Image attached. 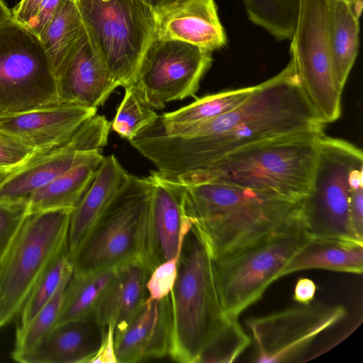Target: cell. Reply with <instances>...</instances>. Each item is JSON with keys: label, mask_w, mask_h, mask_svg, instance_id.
<instances>
[{"label": "cell", "mask_w": 363, "mask_h": 363, "mask_svg": "<svg viewBox=\"0 0 363 363\" xmlns=\"http://www.w3.org/2000/svg\"><path fill=\"white\" fill-rule=\"evenodd\" d=\"M350 218L356 234L363 240V183L357 185L352 191Z\"/></svg>", "instance_id": "obj_37"}, {"label": "cell", "mask_w": 363, "mask_h": 363, "mask_svg": "<svg viewBox=\"0 0 363 363\" xmlns=\"http://www.w3.org/2000/svg\"><path fill=\"white\" fill-rule=\"evenodd\" d=\"M11 16V11L6 6L4 0H0V23Z\"/></svg>", "instance_id": "obj_43"}, {"label": "cell", "mask_w": 363, "mask_h": 363, "mask_svg": "<svg viewBox=\"0 0 363 363\" xmlns=\"http://www.w3.org/2000/svg\"><path fill=\"white\" fill-rule=\"evenodd\" d=\"M315 291L316 286L311 279L301 278L296 282L293 297L298 303H308L313 300Z\"/></svg>", "instance_id": "obj_41"}, {"label": "cell", "mask_w": 363, "mask_h": 363, "mask_svg": "<svg viewBox=\"0 0 363 363\" xmlns=\"http://www.w3.org/2000/svg\"><path fill=\"white\" fill-rule=\"evenodd\" d=\"M255 86L208 95L178 110L159 116L167 125L201 122L225 114L240 106L252 93Z\"/></svg>", "instance_id": "obj_28"}, {"label": "cell", "mask_w": 363, "mask_h": 363, "mask_svg": "<svg viewBox=\"0 0 363 363\" xmlns=\"http://www.w3.org/2000/svg\"><path fill=\"white\" fill-rule=\"evenodd\" d=\"M124 96L111 123V128L121 138L130 141L158 115L145 104L132 86L125 87Z\"/></svg>", "instance_id": "obj_32"}, {"label": "cell", "mask_w": 363, "mask_h": 363, "mask_svg": "<svg viewBox=\"0 0 363 363\" xmlns=\"http://www.w3.org/2000/svg\"><path fill=\"white\" fill-rule=\"evenodd\" d=\"M251 340L238 318L228 316L220 330L203 350L196 363H231L248 347Z\"/></svg>", "instance_id": "obj_31"}, {"label": "cell", "mask_w": 363, "mask_h": 363, "mask_svg": "<svg viewBox=\"0 0 363 363\" xmlns=\"http://www.w3.org/2000/svg\"><path fill=\"white\" fill-rule=\"evenodd\" d=\"M309 240L304 230H294L213 260L216 285L224 313L238 318L278 279L280 271Z\"/></svg>", "instance_id": "obj_10"}, {"label": "cell", "mask_w": 363, "mask_h": 363, "mask_svg": "<svg viewBox=\"0 0 363 363\" xmlns=\"http://www.w3.org/2000/svg\"><path fill=\"white\" fill-rule=\"evenodd\" d=\"M84 25L113 79L132 85L155 38L156 13L141 0H77Z\"/></svg>", "instance_id": "obj_8"}, {"label": "cell", "mask_w": 363, "mask_h": 363, "mask_svg": "<svg viewBox=\"0 0 363 363\" xmlns=\"http://www.w3.org/2000/svg\"><path fill=\"white\" fill-rule=\"evenodd\" d=\"M291 40V60L305 94L323 124L335 121L341 115L342 91L333 69L328 0H298Z\"/></svg>", "instance_id": "obj_11"}, {"label": "cell", "mask_w": 363, "mask_h": 363, "mask_svg": "<svg viewBox=\"0 0 363 363\" xmlns=\"http://www.w3.org/2000/svg\"><path fill=\"white\" fill-rule=\"evenodd\" d=\"M212 52L176 40L154 38L140 60L132 86L152 109L194 96L212 65Z\"/></svg>", "instance_id": "obj_12"}, {"label": "cell", "mask_w": 363, "mask_h": 363, "mask_svg": "<svg viewBox=\"0 0 363 363\" xmlns=\"http://www.w3.org/2000/svg\"><path fill=\"white\" fill-rule=\"evenodd\" d=\"M346 315L347 310L342 305L310 302L249 318L246 325L254 342L253 361H299L298 358L320 335L342 321Z\"/></svg>", "instance_id": "obj_13"}, {"label": "cell", "mask_w": 363, "mask_h": 363, "mask_svg": "<svg viewBox=\"0 0 363 363\" xmlns=\"http://www.w3.org/2000/svg\"><path fill=\"white\" fill-rule=\"evenodd\" d=\"M104 156L101 151L61 174L27 199L28 212L74 209L92 182Z\"/></svg>", "instance_id": "obj_23"}, {"label": "cell", "mask_w": 363, "mask_h": 363, "mask_svg": "<svg viewBox=\"0 0 363 363\" xmlns=\"http://www.w3.org/2000/svg\"><path fill=\"white\" fill-rule=\"evenodd\" d=\"M151 189L149 177L128 173L105 211L69 253L74 274L115 269L134 260L147 263Z\"/></svg>", "instance_id": "obj_6"}, {"label": "cell", "mask_w": 363, "mask_h": 363, "mask_svg": "<svg viewBox=\"0 0 363 363\" xmlns=\"http://www.w3.org/2000/svg\"><path fill=\"white\" fill-rule=\"evenodd\" d=\"M28 213L27 200L0 203V262Z\"/></svg>", "instance_id": "obj_34"}, {"label": "cell", "mask_w": 363, "mask_h": 363, "mask_svg": "<svg viewBox=\"0 0 363 363\" xmlns=\"http://www.w3.org/2000/svg\"><path fill=\"white\" fill-rule=\"evenodd\" d=\"M323 131L290 135L235 151L206 169L177 177L180 183L215 182L304 199L310 192Z\"/></svg>", "instance_id": "obj_3"}, {"label": "cell", "mask_w": 363, "mask_h": 363, "mask_svg": "<svg viewBox=\"0 0 363 363\" xmlns=\"http://www.w3.org/2000/svg\"><path fill=\"white\" fill-rule=\"evenodd\" d=\"M60 102L96 108L119 85L86 28L55 75Z\"/></svg>", "instance_id": "obj_15"}, {"label": "cell", "mask_w": 363, "mask_h": 363, "mask_svg": "<svg viewBox=\"0 0 363 363\" xmlns=\"http://www.w3.org/2000/svg\"><path fill=\"white\" fill-rule=\"evenodd\" d=\"M127 174L113 155L104 157L92 182L72 212L67 238L69 253L79 246L95 225Z\"/></svg>", "instance_id": "obj_22"}, {"label": "cell", "mask_w": 363, "mask_h": 363, "mask_svg": "<svg viewBox=\"0 0 363 363\" xmlns=\"http://www.w3.org/2000/svg\"><path fill=\"white\" fill-rule=\"evenodd\" d=\"M84 28L77 0H63L38 35L55 77Z\"/></svg>", "instance_id": "obj_26"}, {"label": "cell", "mask_w": 363, "mask_h": 363, "mask_svg": "<svg viewBox=\"0 0 363 363\" xmlns=\"http://www.w3.org/2000/svg\"><path fill=\"white\" fill-rule=\"evenodd\" d=\"M97 108L60 102L23 113L0 116V132L35 152L57 148L72 137Z\"/></svg>", "instance_id": "obj_16"}, {"label": "cell", "mask_w": 363, "mask_h": 363, "mask_svg": "<svg viewBox=\"0 0 363 363\" xmlns=\"http://www.w3.org/2000/svg\"><path fill=\"white\" fill-rule=\"evenodd\" d=\"M313 269L362 274L363 246L310 239L280 271L278 279Z\"/></svg>", "instance_id": "obj_25"}, {"label": "cell", "mask_w": 363, "mask_h": 363, "mask_svg": "<svg viewBox=\"0 0 363 363\" xmlns=\"http://www.w3.org/2000/svg\"><path fill=\"white\" fill-rule=\"evenodd\" d=\"M45 0H21L12 9V18L27 26L38 13Z\"/></svg>", "instance_id": "obj_39"}, {"label": "cell", "mask_w": 363, "mask_h": 363, "mask_svg": "<svg viewBox=\"0 0 363 363\" xmlns=\"http://www.w3.org/2000/svg\"><path fill=\"white\" fill-rule=\"evenodd\" d=\"M179 257V255L152 271L147 281L148 298L160 299L170 294L177 277Z\"/></svg>", "instance_id": "obj_35"}, {"label": "cell", "mask_w": 363, "mask_h": 363, "mask_svg": "<svg viewBox=\"0 0 363 363\" xmlns=\"http://www.w3.org/2000/svg\"><path fill=\"white\" fill-rule=\"evenodd\" d=\"M149 6H150L155 11H157L163 8L168 6L177 0H141Z\"/></svg>", "instance_id": "obj_42"}, {"label": "cell", "mask_w": 363, "mask_h": 363, "mask_svg": "<svg viewBox=\"0 0 363 363\" xmlns=\"http://www.w3.org/2000/svg\"><path fill=\"white\" fill-rule=\"evenodd\" d=\"M35 152L11 136L0 132V167L13 168L24 164Z\"/></svg>", "instance_id": "obj_36"}, {"label": "cell", "mask_w": 363, "mask_h": 363, "mask_svg": "<svg viewBox=\"0 0 363 363\" xmlns=\"http://www.w3.org/2000/svg\"><path fill=\"white\" fill-rule=\"evenodd\" d=\"M56 79L38 35L12 16L0 23V116L60 103Z\"/></svg>", "instance_id": "obj_9"}, {"label": "cell", "mask_w": 363, "mask_h": 363, "mask_svg": "<svg viewBox=\"0 0 363 363\" xmlns=\"http://www.w3.org/2000/svg\"><path fill=\"white\" fill-rule=\"evenodd\" d=\"M291 60L255 86L240 106L216 118L167 125L158 117L130 141L166 178L201 170L245 147L277 138L323 131Z\"/></svg>", "instance_id": "obj_1"}, {"label": "cell", "mask_w": 363, "mask_h": 363, "mask_svg": "<svg viewBox=\"0 0 363 363\" xmlns=\"http://www.w3.org/2000/svg\"><path fill=\"white\" fill-rule=\"evenodd\" d=\"M115 269L84 274L73 273L65 287L55 325L94 313L114 274Z\"/></svg>", "instance_id": "obj_27"}, {"label": "cell", "mask_w": 363, "mask_h": 363, "mask_svg": "<svg viewBox=\"0 0 363 363\" xmlns=\"http://www.w3.org/2000/svg\"><path fill=\"white\" fill-rule=\"evenodd\" d=\"M359 23L347 0H328V36L333 74L342 91L358 54Z\"/></svg>", "instance_id": "obj_24"}, {"label": "cell", "mask_w": 363, "mask_h": 363, "mask_svg": "<svg viewBox=\"0 0 363 363\" xmlns=\"http://www.w3.org/2000/svg\"><path fill=\"white\" fill-rule=\"evenodd\" d=\"M62 1L45 0L36 16L26 27L38 36L43 28L52 18Z\"/></svg>", "instance_id": "obj_38"}, {"label": "cell", "mask_w": 363, "mask_h": 363, "mask_svg": "<svg viewBox=\"0 0 363 363\" xmlns=\"http://www.w3.org/2000/svg\"><path fill=\"white\" fill-rule=\"evenodd\" d=\"M180 184L184 215L213 260L271 237L304 230L305 198L291 199L215 182Z\"/></svg>", "instance_id": "obj_2"}, {"label": "cell", "mask_w": 363, "mask_h": 363, "mask_svg": "<svg viewBox=\"0 0 363 363\" xmlns=\"http://www.w3.org/2000/svg\"><path fill=\"white\" fill-rule=\"evenodd\" d=\"M151 184L147 263L157 266L179 255L185 234L192 223L184 213L182 184L152 171Z\"/></svg>", "instance_id": "obj_14"}, {"label": "cell", "mask_w": 363, "mask_h": 363, "mask_svg": "<svg viewBox=\"0 0 363 363\" xmlns=\"http://www.w3.org/2000/svg\"><path fill=\"white\" fill-rule=\"evenodd\" d=\"M71 277L60 284L53 296L28 325L21 333L16 334L13 352H22L33 349L53 328L60 313L65 287Z\"/></svg>", "instance_id": "obj_33"}, {"label": "cell", "mask_w": 363, "mask_h": 363, "mask_svg": "<svg viewBox=\"0 0 363 363\" xmlns=\"http://www.w3.org/2000/svg\"><path fill=\"white\" fill-rule=\"evenodd\" d=\"M172 320L169 294L147 298L125 328L114 335L117 363L144 362L169 355Z\"/></svg>", "instance_id": "obj_17"}, {"label": "cell", "mask_w": 363, "mask_h": 363, "mask_svg": "<svg viewBox=\"0 0 363 363\" xmlns=\"http://www.w3.org/2000/svg\"><path fill=\"white\" fill-rule=\"evenodd\" d=\"M169 299L172 320L169 357L182 363H196L228 316L219 300L213 259L193 225L182 241Z\"/></svg>", "instance_id": "obj_4"}, {"label": "cell", "mask_w": 363, "mask_h": 363, "mask_svg": "<svg viewBox=\"0 0 363 363\" xmlns=\"http://www.w3.org/2000/svg\"><path fill=\"white\" fill-rule=\"evenodd\" d=\"M363 155L350 143L320 136L309 194L303 201L304 230L311 240L363 246L350 218L354 188L362 183Z\"/></svg>", "instance_id": "obj_5"}, {"label": "cell", "mask_w": 363, "mask_h": 363, "mask_svg": "<svg viewBox=\"0 0 363 363\" xmlns=\"http://www.w3.org/2000/svg\"><path fill=\"white\" fill-rule=\"evenodd\" d=\"M73 274L68 249L62 252L40 277L28 294L17 318L16 334L21 333L50 301L60 284Z\"/></svg>", "instance_id": "obj_29"}, {"label": "cell", "mask_w": 363, "mask_h": 363, "mask_svg": "<svg viewBox=\"0 0 363 363\" xmlns=\"http://www.w3.org/2000/svg\"><path fill=\"white\" fill-rule=\"evenodd\" d=\"M114 329L111 324L106 326L102 345L91 362H116L114 353Z\"/></svg>", "instance_id": "obj_40"}, {"label": "cell", "mask_w": 363, "mask_h": 363, "mask_svg": "<svg viewBox=\"0 0 363 363\" xmlns=\"http://www.w3.org/2000/svg\"><path fill=\"white\" fill-rule=\"evenodd\" d=\"M152 269L143 260H134L115 269L114 274L94 311L97 320L123 330L148 297L147 281Z\"/></svg>", "instance_id": "obj_20"}, {"label": "cell", "mask_w": 363, "mask_h": 363, "mask_svg": "<svg viewBox=\"0 0 363 363\" xmlns=\"http://www.w3.org/2000/svg\"><path fill=\"white\" fill-rule=\"evenodd\" d=\"M106 327L91 313L58 324L33 349L14 352L21 363H91L98 354Z\"/></svg>", "instance_id": "obj_18"}, {"label": "cell", "mask_w": 363, "mask_h": 363, "mask_svg": "<svg viewBox=\"0 0 363 363\" xmlns=\"http://www.w3.org/2000/svg\"><path fill=\"white\" fill-rule=\"evenodd\" d=\"M72 208L28 212L0 262V327L16 319L34 285L67 247Z\"/></svg>", "instance_id": "obj_7"}, {"label": "cell", "mask_w": 363, "mask_h": 363, "mask_svg": "<svg viewBox=\"0 0 363 363\" xmlns=\"http://www.w3.org/2000/svg\"><path fill=\"white\" fill-rule=\"evenodd\" d=\"M21 166H22V165H21ZM21 166L16 167H13V168H1L0 167V182L1 181H3L5 178H6L8 176H9L14 171H16Z\"/></svg>", "instance_id": "obj_45"}, {"label": "cell", "mask_w": 363, "mask_h": 363, "mask_svg": "<svg viewBox=\"0 0 363 363\" xmlns=\"http://www.w3.org/2000/svg\"><path fill=\"white\" fill-rule=\"evenodd\" d=\"M76 151L68 143L35 155L0 182V203L27 200L38 189L96 152Z\"/></svg>", "instance_id": "obj_21"}, {"label": "cell", "mask_w": 363, "mask_h": 363, "mask_svg": "<svg viewBox=\"0 0 363 363\" xmlns=\"http://www.w3.org/2000/svg\"><path fill=\"white\" fill-rule=\"evenodd\" d=\"M155 13V38L186 42L211 52L227 44L214 0H177Z\"/></svg>", "instance_id": "obj_19"}, {"label": "cell", "mask_w": 363, "mask_h": 363, "mask_svg": "<svg viewBox=\"0 0 363 363\" xmlns=\"http://www.w3.org/2000/svg\"><path fill=\"white\" fill-rule=\"evenodd\" d=\"M351 5L356 16L359 18L362 11L363 0H347Z\"/></svg>", "instance_id": "obj_44"}, {"label": "cell", "mask_w": 363, "mask_h": 363, "mask_svg": "<svg viewBox=\"0 0 363 363\" xmlns=\"http://www.w3.org/2000/svg\"><path fill=\"white\" fill-rule=\"evenodd\" d=\"M248 17L277 40L291 38L298 9V0H243Z\"/></svg>", "instance_id": "obj_30"}]
</instances>
